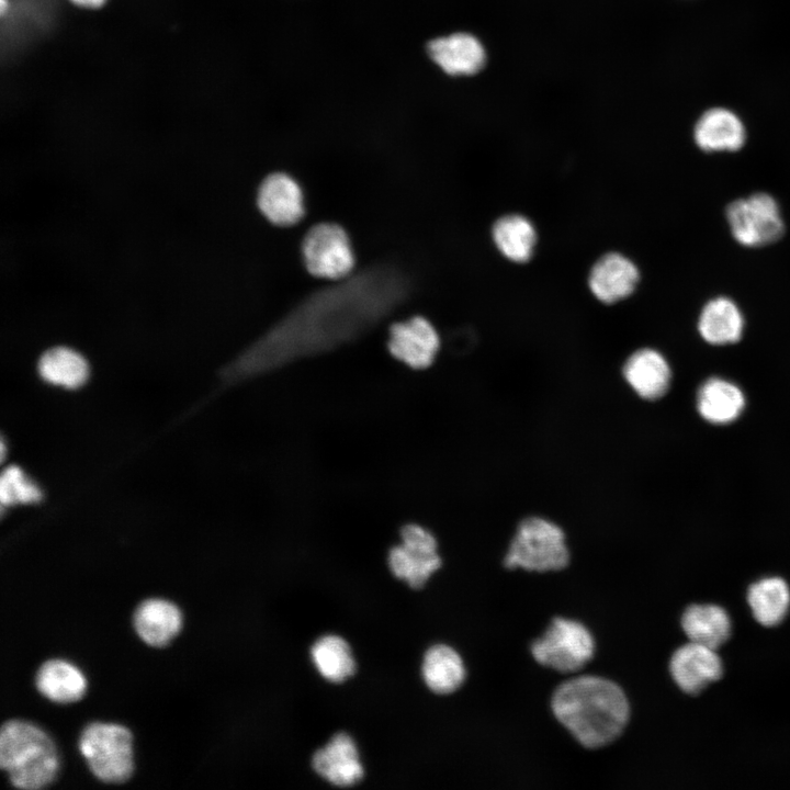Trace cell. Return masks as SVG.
Segmentation results:
<instances>
[{"label":"cell","mask_w":790,"mask_h":790,"mask_svg":"<svg viewBox=\"0 0 790 790\" xmlns=\"http://www.w3.org/2000/svg\"><path fill=\"white\" fill-rule=\"evenodd\" d=\"M35 685L44 697L57 703L78 701L87 688L83 674L63 659L45 662L36 673Z\"/></svg>","instance_id":"7402d4cb"},{"label":"cell","mask_w":790,"mask_h":790,"mask_svg":"<svg viewBox=\"0 0 790 790\" xmlns=\"http://www.w3.org/2000/svg\"><path fill=\"white\" fill-rule=\"evenodd\" d=\"M431 59L447 74L452 76L473 75L485 63V52L474 36L455 33L432 40L428 44Z\"/></svg>","instance_id":"2e32d148"},{"label":"cell","mask_w":790,"mask_h":790,"mask_svg":"<svg viewBox=\"0 0 790 790\" xmlns=\"http://www.w3.org/2000/svg\"><path fill=\"white\" fill-rule=\"evenodd\" d=\"M595 642L578 621L555 618L544 634L531 645L534 659L560 673H574L594 656Z\"/></svg>","instance_id":"8992f818"},{"label":"cell","mask_w":790,"mask_h":790,"mask_svg":"<svg viewBox=\"0 0 790 790\" xmlns=\"http://www.w3.org/2000/svg\"><path fill=\"white\" fill-rule=\"evenodd\" d=\"M133 622L136 633L146 644L162 647L180 632L182 614L174 603L151 598L137 607Z\"/></svg>","instance_id":"e0dca14e"},{"label":"cell","mask_w":790,"mask_h":790,"mask_svg":"<svg viewBox=\"0 0 790 790\" xmlns=\"http://www.w3.org/2000/svg\"><path fill=\"white\" fill-rule=\"evenodd\" d=\"M622 375L632 391L645 400H656L664 396L672 380L667 360L651 348L631 353L623 363Z\"/></svg>","instance_id":"9a60e30c"},{"label":"cell","mask_w":790,"mask_h":790,"mask_svg":"<svg viewBox=\"0 0 790 790\" xmlns=\"http://www.w3.org/2000/svg\"><path fill=\"white\" fill-rule=\"evenodd\" d=\"M9 9H10L9 0H0V13L2 16L5 15V13L9 11Z\"/></svg>","instance_id":"f546056e"},{"label":"cell","mask_w":790,"mask_h":790,"mask_svg":"<svg viewBox=\"0 0 790 790\" xmlns=\"http://www.w3.org/2000/svg\"><path fill=\"white\" fill-rule=\"evenodd\" d=\"M558 722L587 748L612 743L630 716L629 701L613 681L598 676H579L561 684L552 697Z\"/></svg>","instance_id":"7a4b0ae2"},{"label":"cell","mask_w":790,"mask_h":790,"mask_svg":"<svg viewBox=\"0 0 790 790\" xmlns=\"http://www.w3.org/2000/svg\"><path fill=\"white\" fill-rule=\"evenodd\" d=\"M565 533L555 522L538 516L522 519L504 557L507 568L553 572L569 563Z\"/></svg>","instance_id":"277c9868"},{"label":"cell","mask_w":790,"mask_h":790,"mask_svg":"<svg viewBox=\"0 0 790 790\" xmlns=\"http://www.w3.org/2000/svg\"><path fill=\"white\" fill-rule=\"evenodd\" d=\"M421 672L427 687L439 695L456 691L466 676L461 656L445 644H436L426 652Z\"/></svg>","instance_id":"603a6c76"},{"label":"cell","mask_w":790,"mask_h":790,"mask_svg":"<svg viewBox=\"0 0 790 790\" xmlns=\"http://www.w3.org/2000/svg\"><path fill=\"white\" fill-rule=\"evenodd\" d=\"M409 287L404 271L383 263L314 292L233 360L222 379L238 383L353 341L402 303Z\"/></svg>","instance_id":"6da1fadb"},{"label":"cell","mask_w":790,"mask_h":790,"mask_svg":"<svg viewBox=\"0 0 790 790\" xmlns=\"http://www.w3.org/2000/svg\"><path fill=\"white\" fill-rule=\"evenodd\" d=\"M312 767L317 775L338 787L354 786L364 776L357 745L345 732L335 734L325 747L313 755Z\"/></svg>","instance_id":"4fadbf2b"},{"label":"cell","mask_w":790,"mask_h":790,"mask_svg":"<svg viewBox=\"0 0 790 790\" xmlns=\"http://www.w3.org/2000/svg\"><path fill=\"white\" fill-rule=\"evenodd\" d=\"M37 371L44 382L68 390L81 387L89 377L87 360L76 350L61 346L41 356Z\"/></svg>","instance_id":"cb8c5ba5"},{"label":"cell","mask_w":790,"mask_h":790,"mask_svg":"<svg viewBox=\"0 0 790 790\" xmlns=\"http://www.w3.org/2000/svg\"><path fill=\"white\" fill-rule=\"evenodd\" d=\"M715 651L689 642L674 652L669 672L684 692L697 695L722 677L723 664Z\"/></svg>","instance_id":"8fae6325"},{"label":"cell","mask_w":790,"mask_h":790,"mask_svg":"<svg viewBox=\"0 0 790 790\" xmlns=\"http://www.w3.org/2000/svg\"><path fill=\"white\" fill-rule=\"evenodd\" d=\"M744 318L738 306L727 297L710 300L698 319L701 337L711 345H727L741 339Z\"/></svg>","instance_id":"d6986e66"},{"label":"cell","mask_w":790,"mask_h":790,"mask_svg":"<svg viewBox=\"0 0 790 790\" xmlns=\"http://www.w3.org/2000/svg\"><path fill=\"white\" fill-rule=\"evenodd\" d=\"M0 766L19 789H42L56 778L59 768L52 738L38 726L7 721L0 732Z\"/></svg>","instance_id":"3957f363"},{"label":"cell","mask_w":790,"mask_h":790,"mask_svg":"<svg viewBox=\"0 0 790 790\" xmlns=\"http://www.w3.org/2000/svg\"><path fill=\"white\" fill-rule=\"evenodd\" d=\"M745 405L741 390L722 379H710L699 390L697 407L699 414L713 424H729L735 420Z\"/></svg>","instance_id":"d4e9b609"},{"label":"cell","mask_w":790,"mask_h":790,"mask_svg":"<svg viewBox=\"0 0 790 790\" xmlns=\"http://www.w3.org/2000/svg\"><path fill=\"white\" fill-rule=\"evenodd\" d=\"M400 539L388 553L390 569L411 588L420 589L442 565L438 542L428 529L413 523L402 528Z\"/></svg>","instance_id":"ba28073f"},{"label":"cell","mask_w":790,"mask_h":790,"mask_svg":"<svg viewBox=\"0 0 790 790\" xmlns=\"http://www.w3.org/2000/svg\"><path fill=\"white\" fill-rule=\"evenodd\" d=\"M258 206L278 226H291L304 215L303 193L298 183L285 173L268 176L258 190Z\"/></svg>","instance_id":"5bb4252c"},{"label":"cell","mask_w":790,"mask_h":790,"mask_svg":"<svg viewBox=\"0 0 790 790\" xmlns=\"http://www.w3.org/2000/svg\"><path fill=\"white\" fill-rule=\"evenodd\" d=\"M43 496V490L38 484L20 466L11 464L2 471L0 477L2 509L15 505L38 504L42 501Z\"/></svg>","instance_id":"83f0119b"},{"label":"cell","mask_w":790,"mask_h":790,"mask_svg":"<svg viewBox=\"0 0 790 790\" xmlns=\"http://www.w3.org/2000/svg\"><path fill=\"white\" fill-rule=\"evenodd\" d=\"M747 601L755 619L763 625L779 624L790 607V589L780 577L763 578L749 586Z\"/></svg>","instance_id":"484cf974"},{"label":"cell","mask_w":790,"mask_h":790,"mask_svg":"<svg viewBox=\"0 0 790 790\" xmlns=\"http://www.w3.org/2000/svg\"><path fill=\"white\" fill-rule=\"evenodd\" d=\"M312 659L319 674L330 682H343L357 672V663L349 644L338 635H324L311 648Z\"/></svg>","instance_id":"4316f807"},{"label":"cell","mask_w":790,"mask_h":790,"mask_svg":"<svg viewBox=\"0 0 790 790\" xmlns=\"http://www.w3.org/2000/svg\"><path fill=\"white\" fill-rule=\"evenodd\" d=\"M725 215L733 238L746 247L774 244L785 233L780 207L768 193L758 192L731 202Z\"/></svg>","instance_id":"52a82bcc"},{"label":"cell","mask_w":790,"mask_h":790,"mask_svg":"<svg viewBox=\"0 0 790 790\" xmlns=\"http://www.w3.org/2000/svg\"><path fill=\"white\" fill-rule=\"evenodd\" d=\"M131 732L119 724L93 722L79 738V748L91 772L101 781L120 783L133 774Z\"/></svg>","instance_id":"5b68a950"},{"label":"cell","mask_w":790,"mask_h":790,"mask_svg":"<svg viewBox=\"0 0 790 790\" xmlns=\"http://www.w3.org/2000/svg\"><path fill=\"white\" fill-rule=\"evenodd\" d=\"M640 281L636 264L619 252L601 256L591 267L588 286L596 300L614 304L629 297Z\"/></svg>","instance_id":"7c38bea8"},{"label":"cell","mask_w":790,"mask_h":790,"mask_svg":"<svg viewBox=\"0 0 790 790\" xmlns=\"http://www.w3.org/2000/svg\"><path fill=\"white\" fill-rule=\"evenodd\" d=\"M681 627L690 642L718 650L731 635V620L716 605H691L681 617Z\"/></svg>","instance_id":"44dd1931"},{"label":"cell","mask_w":790,"mask_h":790,"mask_svg":"<svg viewBox=\"0 0 790 790\" xmlns=\"http://www.w3.org/2000/svg\"><path fill=\"white\" fill-rule=\"evenodd\" d=\"M387 346L394 358L411 369L421 370L436 360L440 339L435 327L418 316L394 324L390 329Z\"/></svg>","instance_id":"30bf717a"},{"label":"cell","mask_w":790,"mask_h":790,"mask_svg":"<svg viewBox=\"0 0 790 790\" xmlns=\"http://www.w3.org/2000/svg\"><path fill=\"white\" fill-rule=\"evenodd\" d=\"M696 144L704 151H735L745 143L742 121L731 111L713 108L698 120L693 132Z\"/></svg>","instance_id":"ac0fdd59"},{"label":"cell","mask_w":790,"mask_h":790,"mask_svg":"<svg viewBox=\"0 0 790 790\" xmlns=\"http://www.w3.org/2000/svg\"><path fill=\"white\" fill-rule=\"evenodd\" d=\"M302 253L307 270L319 278L345 279L354 264L348 235L332 223L312 227L304 237Z\"/></svg>","instance_id":"9c48e42d"},{"label":"cell","mask_w":790,"mask_h":790,"mask_svg":"<svg viewBox=\"0 0 790 790\" xmlns=\"http://www.w3.org/2000/svg\"><path fill=\"white\" fill-rule=\"evenodd\" d=\"M71 5L81 10H100L105 7L109 0H67Z\"/></svg>","instance_id":"f1b7e54d"},{"label":"cell","mask_w":790,"mask_h":790,"mask_svg":"<svg viewBox=\"0 0 790 790\" xmlns=\"http://www.w3.org/2000/svg\"><path fill=\"white\" fill-rule=\"evenodd\" d=\"M492 238L498 251L507 260L524 263L534 253L538 235L528 217L521 214H507L494 223Z\"/></svg>","instance_id":"ffe728a7"}]
</instances>
